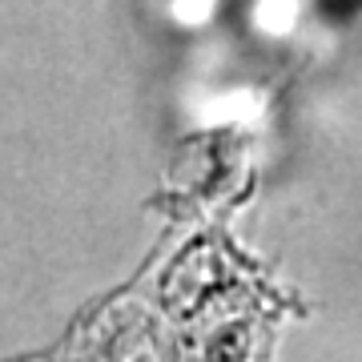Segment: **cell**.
Segmentation results:
<instances>
[{
  "label": "cell",
  "mask_w": 362,
  "mask_h": 362,
  "mask_svg": "<svg viewBox=\"0 0 362 362\" xmlns=\"http://www.w3.org/2000/svg\"><path fill=\"white\" fill-rule=\"evenodd\" d=\"M250 93H233V101H221V105H214L209 109V117L218 121V117H246L250 109H254V101H246Z\"/></svg>",
  "instance_id": "cell-3"
},
{
  "label": "cell",
  "mask_w": 362,
  "mask_h": 362,
  "mask_svg": "<svg viewBox=\"0 0 362 362\" xmlns=\"http://www.w3.org/2000/svg\"><path fill=\"white\" fill-rule=\"evenodd\" d=\"M177 21H185V25H202L209 13H214V0H177Z\"/></svg>",
  "instance_id": "cell-2"
},
{
  "label": "cell",
  "mask_w": 362,
  "mask_h": 362,
  "mask_svg": "<svg viewBox=\"0 0 362 362\" xmlns=\"http://www.w3.org/2000/svg\"><path fill=\"white\" fill-rule=\"evenodd\" d=\"M294 0H262L258 4V25L266 28V33H286V28L294 25Z\"/></svg>",
  "instance_id": "cell-1"
}]
</instances>
